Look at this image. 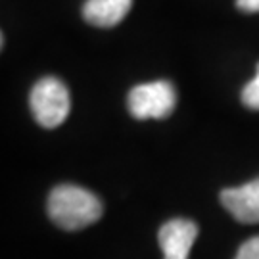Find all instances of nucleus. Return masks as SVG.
Wrapping results in <instances>:
<instances>
[{"instance_id":"obj_1","label":"nucleus","mask_w":259,"mask_h":259,"mask_svg":"<svg viewBox=\"0 0 259 259\" xmlns=\"http://www.w3.org/2000/svg\"><path fill=\"white\" fill-rule=\"evenodd\" d=\"M48 217L64 231H81L102 217L104 205L98 196L77 185H58L48 194Z\"/></svg>"},{"instance_id":"obj_2","label":"nucleus","mask_w":259,"mask_h":259,"mask_svg":"<svg viewBox=\"0 0 259 259\" xmlns=\"http://www.w3.org/2000/svg\"><path fill=\"white\" fill-rule=\"evenodd\" d=\"M29 106L40 127L56 129L69 115L71 96L64 81H60L58 77H42L31 89Z\"/></svg>"},{"instance_id":"obj_3","label":"nucleus","mask_w":259,"mask_h":259,"mask_svg":"<svg viewBox=\"0 0 259 259\" xmlns=\"http://www.w3.org/2000/svg\"><path fill=\"white\" fill-rule=\"evenodd\" d=\"M127 106L135 119H165L175 110L177 91L165 79L137 84L129 91Z\"/></svg>"},{"instance_id":"obj_5","label":"nucleus","mask_w":259,"mask_h":259,"mask_svg":"<svg viewBox=\"0 0 259 259\" xmlns=\"http://www.w3.org/2000/svg\"><path fill=\"white\" fill-rule=\"evenodd\" d=\"M223 207L236 221L253 225L259 223V179L234 188H225L219 194Z\"/></svg>"},{"instance_id":"obj_4","label":"nucleus","mask_w":259,"mask_h":259,"mask_svg":"<svg viewBox=\"0 0 259 259\" xmlns=\"http://www.w3.org/2000/svg\"><path fill=\"white\" fill-rule=\"evenodd\" d=\"M198 236V225L190 219H169L157 232L163 259H188Z\"/></svg>"},{"instance_id":"obj_7","label":"nucleus","mask_w":259,"mask_h":259,"mask_svg":"<svg viewBox=\"0 0 259 259\" xmlns=\"http://www.w3.org/2000/svg\"><path fill=\"white\" fill-rule=\"evenodd\" d=\"M240 98H242V104H244L246 108H250V110H259V64H257L255 77L242 89Z\"/></svg>"},{"instance_id":"obj_9","label":"nucleus","mask_w":259,"mask_h":259,"mask_svg":"<svg viewBox=\"0 0 259 259\" xmlns=\"http://www.w3.org/2000/svg\"><path fill=\"white\" fill-rule=\"evenodd\" d=\"M236 8L246 12V14H257L259 0H236Z\"/></svg>"},{"instance_id":"obj_8","label":"nucleus","mask_w":259,"mask_h":259,"mask_svg":"<svg viewBox=\"0 0 259 259\" xmlns=\"http://www.w3.org/2000/svg\"><path fill=\"white\" fill-rule=\"evenodd\" d=\"M234 259H259V236H253L242 244Z\"/></svg>"},{"instance_id":"obj_6","label":"nucleus","mask_w":259,"mask_h":259,"mask_svg":"<svg viewBox=\"0 0 259 259\" xmlns=\"http://www.w3.org/2000/svg\"><path fill=\"white\" fill-rule=\"evenodd\" d=\"M133 8V0H87L83 19L94 27L110 29L121 23Z\"/></svg>"}]
</instances>
